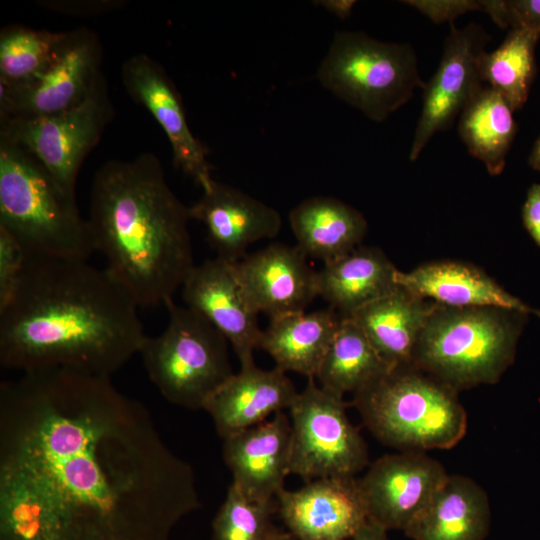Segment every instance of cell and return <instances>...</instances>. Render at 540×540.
<instances>
[{
    "instance_id": "obj_19",
    "label": "cell",
    "mask_w": 540,
    "mask_h": 540,
    "mask_svg": "<svg viewBox=\"0 0 540 540\" xmlns=\"http://www.w3.org/2000/svg\"><path fill=\"white\" fill-rule=\"evenodd\" d=\"M291 422L283 412L223 439V459L232 483L250 500L269 503L290 473Z\"/></svg>"
},
{
    "instance_id": "obj_32",
    "label": "cell",
    "mask_w": 540,
    "mask_h": 540,
    "mask_svg": "<svg viewBox=\"0 0 540 540\" xmlns=\"http://www.w3.org/2000/svg\"><path fill=\"white\" fill-rule=\"evenodd\" d=\"M480 10L488 13L502 29H525L540 33V0L479 1Z\"/></svg>"
},
{
    "instance_id": "obj_40",
    "label": "cell",
    "mask_w": 540,
    "mask_h": 540,
    "mask_svg": "<svg viewBox=\"0 0 540 540\" xmlns=\"http://www.w3.org/2000/svg\"><path fill=\"white\" fill-rule=\"evenodd\" d=\"M294 536H292L289 532H283L280 529L276 528L271 535L267 538V540H294Z\"/></svg>"
},
{
    "instance_id": "obj_7",
    "label": "cell",
    "mask_w": 540,
    "mask_h": 540,
    "mask_svg": "<svg viewBox=\"0 0 540 540\" xmlns=\"http://www.w3.org/2000/svg\"><path fill=\"white\" fill-rule=\"evenodd\" d=\"M168 324L145 337L139 354L149 379L170 403L205 409L232 378L227 339L207 320L173 299L165 304Z\"/></svg>"
},
{
    "instance_id": "obj_37",
    "label": "cell",
    "mask_w": 540,
    "mask_h": 540,
    "mask_svg": "<svg viewBox=\"0 0 540 540\" xmlns=\"http://www.w3.org/2000/svg\"><path fill=\"white\" fill-rule=\"evenodd\" d=\"M313 3L335 15L340 20H346L352 13L355 0H317Z\"/></svg>"
},
{
    "instance_id": "obj_2",
    "label": "cell",
    "mask_w": 540,
    "mask_h": 540,
    "mask_svg": "<svg viewBox=\"0 0 540 540\" xmlns=\"http://www.w3.org/2000/svg\"><path fill=\"white\" fill-rule=\"evenodd\" d=\"M138 304L87 260L28 257L0 306V364L27 372L62 368L111 377L146 337Z\"/></svg>"
},
{
    "instance_id": "obj_20",
    "label": "cell",
    "mask_w": 540,
    "mask_h": 540,
    "mask_svg": "<svg viewBox=\"0 0 540 540\" xmlns=\"http://www.w3.org/2000/svg\"><path fill=\"white\" fill-rule=\"evenodd\" d=\"M298 391L286 372L256 365L240 368L205 407L225 439L258 425L294 403Z\"/></svg>"
},
{
    "instance_id": "obj_12",
    "label": "cell",
    "mask_w": 540,
    "mask_h": 540,
    "mask_svg": "<svg viewBox=\"0 0 540 540\" xmlns=\"http://www.w3.org/2000/svg\"><path fill=\"white\" fill-rule=\"evenodd\" d=\"M490 40L491 36L477 24L462 29L451 25L439 66L423 87L422 110L409 153L411 161L418 159L435 133L453 125L484 87L480 66Z\"/></svg>"
},
{
    "instance_id": "obj_26",
    "label": "cell",
    "mask_w": 540,
    "mask_h": 540,
    "mask_svg": "<svg viewBox=\"0 0 540 540\" xmlns=\"http://www.w3.org/2000/svg\"><path fill=\"white\" fill-rule=\"evenodd\" d=\"M341 320L331 307L272 318L263 330L259 349L282 371L315 378Z\"/></svg>"
},
{
    "instance_id": "obj_25",
    "label": "cell",
    "mask_w": 540,
    "mask_h": 540,
    "mask_svg": "<svg viewBox=\"0 0 540 540\" xmlns=\"http://www.w3.org/2000/svg\"><path fill=\"white\" fill-rule=\"evenodd\" d=\"M289 223L296 246L324 264L359 247L367 233L362 213L334 197L305 199L291 210Z\"/></svg>"
},
{
    "instance_id": "obj_31",
    "label": "cell",
    "mask_w": 540,
    "mask_h": 540,
    "mask_svg": "<svg viewBox=\"0 0 540 540\" xmlns=\"http://www.w3.org/2000/svg\"><path fill=\"white\" fill-rule=\"evenodd\" d=\"M277 502H256L233 483L212 522L213 540H267L277 528L272 515Z\"/></svg>"
},
{
    "instance_id": "obj_24",
    "label": "cell",
    "mask_w": 540,
    "mask_h": 540,
    "mask_svg": "<svg viewBox=\"0 0 540 540\" xmlns=\"http://www.w3.org/2000/svg\"><path fill=\"white\" fill-rule=\"evenodd\" d=\"M398 269L379 249L357 247L317 271V290L329 307L350 317L363 306L395 291Z\"/></svg>"
},
{
    "instance_id": "obj_38",
    "label": "cell",
    "mask_w": 540,
    "mask_h": 540,
    "mask_svg": "<svg viewBox=\"0 0 540 540\" xmlns=\"http://www.w3.org/2000/svg\"><path fill=\"white\" fill-rule=\"evenodd\" d=\"M387 532L382 526L368 520L349 540H388Z\"/></svg>"
},
{
    "instance_id": "obj_8",
    "label": "cell",
    "mask_w": 540,
    "mask_h": 540,
    "mask_svg": "<svg viewBox=\"0 0 540 540\" xmlns=\"http://www.w3.org/2000/svg\"><path fill=\"white\" fill-rule=\"evenodd\" d=\"M316 78L337 98L382 122L424 87L414 49L363 32H336Z\"/></svg>"
},
{
    "instance_id": "obj_35",
    "label": "cell",
    "mask_w": 540,
    "mask_h": 540,
    "mask_svg": "<svg viewBox=\"0 0 540 540\" xmlns=\"http://www.w3.org/2000/svg\"><path fill=\"white\" fill-rule=\"evenodd\" d=\"M39 6L58 13L71 15H94L117 9L124 5V1L118 0H97V1H38Z\"/></svg>"
},
{
    "instance_id": "obj_6",
    "label": "cell",
    "mask_w": 540,
    "mask_h": 540,
    "mask_svg": "<svg viewBox=\"0 0 540 540\" xmlns=\"http://www.w3.org/2000/svg\"><path fill=\"white\" fill-rule=\"evenodd\" d=\"M458 392L413 365L393 367L353 395L364 425L400 451L455 447L467 431Z\"/></svg>"
},
{
    "instance_id": "obj_29",
    "label": "cell",
    "mask_w": 540,
    "mask_h": 540,
    "mask_svg": "<svg viewBox=\"0 0 540 540\" xmlns=\"http://www.w3.org/2000/svg\"><path fill=\"white\" fill-rule=\"evenodd\" d=\"M540 33L510 29L502 44L481 59L483 83L499 92L512 109H521L536 77L535 48Z\"/></svg>"
},
{
    "instance_id": "obj_33",
    "label": "cell",
    "mask_w": 540,
    "mask_h": 540,
    "mask_svg": "<svg viewBox=\"0 0 540 540\" xmlns=\"http://www.w3.org/2000/svg\"><path fill=\"white\" fill-rule=\"evenodd\" d=\"M27 260L28 255L18 240L0 227V306L14 291Z\"/></svg>"
},
{
    "instance_id": "obj_30",
    "label": "cell",
    "mask_w": 540,
    "mask_h": 540,
    "mask_svg": "<svg viewBox=\"0 0 540 540\" xmlns=\"http://www.w3.org/2000/svg\"><path fill=\"white\" fill-rule=\"evenodd\" d=\"M65 34L22 25L4 27L0 33V84L17 86L32 79L52 59Z\"/></svg>"
},
{
    "instance_id": "obj_14",
    "label": "cell",
    "mask_w": 540,
    "mask_h": 540,
    "mask_svg": "<svg viewBox=\"0 0 540 540\" xmlns=\"http://www.w3.org/2000/svg\"><path fill=\"white\" fill-rule=\"evenodd\" d=\"M121 79L127 94L146 108L166 134L174 166L206 188L213 180L209 150L192 133L181 94L165 69L149 55L138 53L123 63Z\"/></svg>"
},
{
    "instance_id": "obj_11",
    "label": "cell",
    "mask_w": 540,
    "mask_h": 540,
    "mask_svg": "<svg viewBox=\"0 0 540 540\" xmlns=\"http://www.w3.org/2000/svg\"><path fill=\"white\" fill-rule=\"evenodd\" d=\"M97 34L81 27L66 34L48 64L28 82L0 84V119H30L81 103L102 74Z\"/></svg>"
},
{
    "instance_id": "obj_34",
    "label": "cell",
    "mask_w": 540,
    "mask_h": 540,
    "mask_svg": "<svg viewBox=\"0 0 540 540\" xmlns=\"http://www.w3.org/2000/svg\"><path fill=\"white\" fill-rule=\"evenodd\" d=\"M434 22L452 20L454 17L470 10H479V1H405Z\"/></svg>"
},
{
    "instance_id": "obj_3",
    "label": "cell",
    "mask_w": 540,
    "mask_h": 540,
    "mask_svg": "<svg viewBox=\"0 0 540 540\" xmlns=\"http://www.w3.org/2000/svg\"><path fill=\"white\" fill-rule=\"evenodd\" d=\"M87 220L106 269L139 307L173 299L195 266L189 206L152 153L109 160L96 171Z\"/></svg>"
},
{
    "instance_id": "obj_9",
    "label": "cell",
    "mask_w": 540,
    "mask_h": 540,
    "mask_svg": "<svg viewBox=\"0 0 540 540\" xmlns=\"http://www.w3.org/2000/svg\"><path fill=\"white\" fill-rule=\"evenodd\" d=\"M346 408L343 396L317 385L315 378H308L289 408L290 473L307 482L350 478L369 465L367 445Z\"/></svg>"
},
{
    "instance_id": "obj_5",
    "label": "cell",
    "mask_w": 540,
    "mask_h": 540,
    "mask_svg": "<svg viewBox=\"0 0 540 540\" xmlns=\"http://www.w3.org/2000/svg\"><path fill=\"white\" fill-rule=\"evenodd\" d=\"M0 227L28 257L87 260L96 251L76 199L32 154L1 135Z\"/></svg>"
},
{
    "instance_id": "obj_4",
    "label": "cell",
    "mask_w": 540,
    "mask_h": 540,
    "mask_svg": "<svg viewBox=\"0 0 540 540\" xmlns=\"http://www.w3.org/2000/svg\"><path fill=\"white\" fill-rule=\"evenodd\" d=\"M526 313L499 307L435 305L412 365L455 391L497 383L513 363Z\"/></svg>"
},
{
    "instance_id": "obj_1",
    "label": "cell",
    "mask_w": 540,
    "mask_h": 540,
    "mask_svg": "<svg viewBox=\"0 0 540 540\" xmlns=\"http://www.w3.org/2000/svg\"><path fill=\"white\" fill-rule=\"evenodd\" d=\"M200 507L191 465L111 377L1 383L0 540H171Z\"/></svg>"
},
{
    "instance_id": "obj_36",
    "label": "cell",
    "mask_w": 540,
    "mask_h": 540,
    "mask_svg": "<svg viewBox=\"0 0 540 540\" xmlns=\"http://www.w3.org/2000/svg\"><path fill=\"white\" fill-rule=\"evenodd\" d=\"M521 217L526 231L540 247V184L533 183L528 188Z\"/></svg>"
},
{
    "instance_id": "obj_10",
    "label": "cell",
    "mask_w": 540,
    "mask_h": 540,
    "mask_svg": "<svg viewBox=\"0 0 540 540\" xmlns=\"http://www.w3.org/2000/svg\"><path fill=\"white\" fill-rule=\"evenodd\" d=\"M113 116L107 82L101 74L75 107L38 118L0 119V135L32 154L63 191L76 199L80 167Z\"/></svg>"
},
{
    "instance_id": "obj_22",
    "label": "cell",
    "mask_w": 540,
    "mask_h": 540,
    "mask_svg": "<svg viewBox=\"0 0 540 540\" xmlns=\"http://www.w3.org/2000/svg\"><path fill=\"white\" fill-rule=\"evenodd\" d=\"M490 526L486 491L470 477L449 474L404 533L412 540H485Z\"/></svg>"
},
{
    "instance_id": "obj_27",
    "label": "cell",
    "mask_w": 540,
    "mask_h": 540,
    "mask_svg": "<svg viewBox=\"0 0 540 540\" xmlns=\"http://www.w3.org/2000/svg\"><path fill=\"white\" fill-rule=\"evenodd\" d=\"M513 112L499 92L484 86L460 114L458 132L462 142L492 176L503 172L517 133Z\"/></svg>"
},
{
    "instance_id": "obj_21",
    "label": "cell",
    "mask_w": 540,
    "mask_h": 540,
    "mask_svg": "<svg viewBox=\"0 0 540 540\" xmlns=\"http://www.w3.org/2000/svg\"><path fill=\"white\" fill-rule=\"evenodd\" d=\"M396 282L419 297L451 307H499L535 314L534 309L506 291L479 267L465 262L440 260L424 263L409 272L397 271Z\"/></svg>"
},
{
    "instance_id": "obj_16",
    "label": "cell",
    "mask_w": 540,
    "mask_h": 540,
    "mask_svg": "<svg viewBox=\"0 0 540 540\" xmlns=\"http://www.w3.org/2000/svg\"><path fill=\"white\" fill-rule=\"evenodd\" d=\"M185 306L215 327L232 346L241 368L255 365L263 330L248 306L233 265L214 258L195 265L182 285Z\"/></svg>"
},
{
    "instance_id": "obj_28",
    "label": "cell",
    "mask_w": 540,
    "mask_h": 540,
    "mask_svg": "<svg viewBox=\"0 0 540 540\" xmlns=\"http://www.w3.org/2000/svg\"><path fill=\"white\" fill-rule=\"evenodd\" d=\"M392 368L361 328L351 318L342 317L315 380L322 388L344 397L366 388Z\"/></svg>"
},
{
    "instance_id": "obj_39",
    "label": "cell",
    "mask_w": 540,
    "mask_h": 540,
    "mask_svg": "<svg viewBox=\"0 0 540 540\" xmlns=\"http://www.w3.org/2000/svg\"><path fill=\"white\" fill-rule=\"evenodd\" d=\"M528 165L532 169L540 172V135L534 142V145L528 156Z\"/></svg>"
},
{
    "instance_id": "obj_13",
    "label": "cell",
    "mask_w": 540,
    "mask_h": 540,
    "mask_svg": "<svg viewBox=\"0 0 540 540\" xmlns=\"http://www.w3.org/2000/svg\"><path fill=\"white\" fill-rule=\"evenodd\" d=\"M449 476L425 452L401 451L371 463L358 485L369 521L387 531H405Z\"/></svg>"
},
{
    "instance_id": "obj_17",
    "label": "cell",
    "mask_w": 540,
    "mask_h": 540,
    "mask_svg": "<svg viewBox=\"0 0 540 540\" xmlns=\"http://www.w3.org/2000/svg\"><path fill=\"white\" fill-rule=\"evenodd\" d=\"M288 532L298 540H349L368 521L358 478H321L276 498Z\"/></svg>"
},
{
    "instance_id": "obj_23",
    "label": "cell",
    "mask_w": 540,
    "mask_h": 540,
    "mask_svg": "<svg viewBox=\"0 0 540 540\" xmlns=\"http://www.w3.org/2000/svg\"><path fill=\"white\" fill-rule=\"evenodd\" d=\"M435 305L399 285L349 318L391 367L406 366L412 365L416 343Z\"/></svg>"
},
{
    "instance_id": "obj_18",
    "label": "cell",
    "mask_w": 540,
    "mask_h": 540,
    "mask_svg": "<svg viewBox=\"0 0 540 540\" xmlns=\"http://www.w3.org/2000/svg\"><path fill=\"white\" fill-rule=\"evenodd\" d=\"M202 190L189 215L205 227L217 258L234 264L246 256L250 244L280 232L281 216L271 206L214 179Z\"/></svg>"
},
{
    "instance_id": "obj_15",
    "label": "cell",
    "mask_w": 540,
    "mask_h": 540,
    "mask_svg": "<svg viewBox=\"0 0 540 540\" xmlns=\"http://www.w3.org/2000/svg\"><path fill=\"white\" fill-rule=\"evenodd\" d=\"M307 258L297 246L273 243L232 264L251 310L270 319L305 311L318 296Z\"/></svg>"
}]
</instances>
